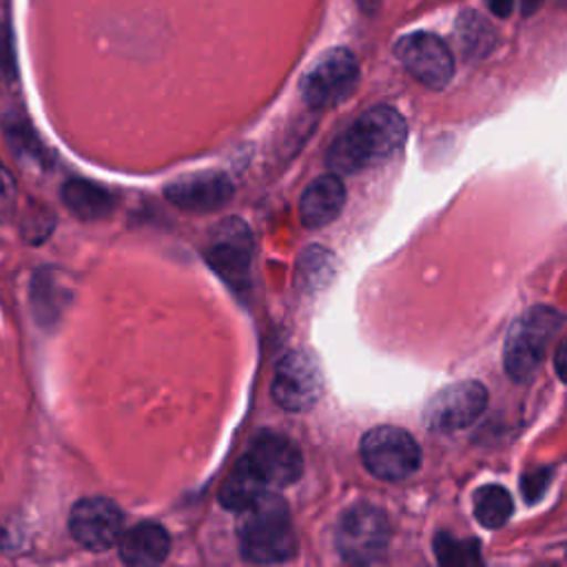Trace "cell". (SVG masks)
Masks as SVG:
<instances>
[{
    "label": "cell",
    "mask_w": 567,
    "mask_h": 567,
    "mask_svg": "<svg viewBox=\"0 0 567 567\" xmlns=\"http://www.w3.org/2000/svg\"><path fill=\"white\" fill-rule=\"evenodd\" d=\"M321 390V368L308 350H290L281 357L272 377V399L279 408L303 412L317 403Z\"/></svg>",
    "instance_id": "52a82bcc"
},
{
    "label": "cell",
    "mask_w": 567,
    "mask_h": 567,
    "mask_svg": "<svg viewBox=\"0 0 567 567\" xmlns=\"http://www.w3.org/2000/svg\"><path fill=\"white\" fill-rule=\"evenodd\" d=\"M563 359H565V343H560V346H558V350H556V359H554V363H556V374H558L560 379H565V365H563Z\"/></svg>",
    "instance_id": "4316f807"
},
{
    "label": "cell",
    "mask_w": 567,
    "mask_h": 567,
    "mask_svg": "<svg viewBox=\"0 0 567 567\" xmlns=\"http://www.w3.org/2000/svg\"><path fill=\"white\" fill-rule=\"evenodd\" d=\"M474 516L487 529L503 527L512 516V496L503 485H483L474 494Z\"/></svg>",
    "instance_id": "ffe728a7"
},
{
    "label": "cell",
    "mask_w": 567,
    "mask_h": 567,
    "mask_svg": "<svg viewBox=\"0 0 567 567\" xmlns=\"http://www.w3.org/2000/svg\"><path fill=\"white\" fill-rule=\"evenodd\" d=\"M357 7L363 11V13H374L381 4V0H354Z\"/></svg>",
    "instance_id": "83f0119b"
},
{
    "label": "cell",
    "mask_w": 567,
    "mask_h": 567,
    "mask_svg": "<svg viewBox=\"0 0 567 567\" xmlns=\"http://www.w3.org/2000/svg\"><path fill=\"white\" fill-rule=\"evenodd\" d=\"M334 543L341 558L350 565L379 563L390 543V523L385 512L370 503L352 505L337 525Z\"/></svg>",
    "instance_id": "277c9868"
},
{
    "label": "cell",
    "mask_w": 567,
    "mask_h": 567,
    "mask_svg": "<svg viewBox=\"0 0 567 567\" xmlns=\"http://www.w3.org/2000/svg\"><path fill=\"white\" fill-rule=\"evenodd\" d=\"M549 476H551L549 467H538V470L523 476V494H525L527 503H536L545 494V489L551 481Z\"/></svg>",
    "instance_id": "603a6c76"
},
{
    "label": "cell",
    "mask_w": 567,
    "mask_h": 567,
    "mask_svg": "<svg viewBox=\"0 0 567 567\" xmlns=\"http://www.w3.org/2000/svg\"><path fill=\"white\" fill-rule=\"evenodd\" d=\"M266 489H268L266 483L255 472L250 461L246 456H241L219 487V503L226 509L239 512L248 503H252L257 496H261Z\"/></svg>",
    "instance_id": "e0dca14e"
},
{
    "label": "cell",
    "mask_w": 567,
    "mask_h": 567,
    "mask_svg": "<svg viewBox=\"0 0 567 567\" xmlns=\"http://www.w3.org/2000/svg\"><path fill=\"white\" fill-rule=\"evenodd\" d=\"M16 78V62L11 51V38L4 20H0V82H11Z\"/></svg>",
    "instance_id": "cb8c5ba5"
},
{
    "label": "cell",
    "mask_w": 567,
    "mask_h": 567,
    "mask_svg": "<svg viewBox=\"0 0 567 567\" xmlns=\"http://www.w3.org/2000/svg\"><path fill=\"white\" fill-rule=\"evenodd\" d=\"M436 560L445 567H465L481 563V545L474 538H454L447 532H441L434 538Z\"/></svg>",
    "instance_id": "44dd1931"
},
{
    "label": "cell",
    "mask_w": 567,
    "mask_h": 567,
    "mask_svg": "<svg viewBox=\"0 0 567 567\" xmlns=\"http://www.w3.org/2000/svg\"><path fill=\"white\" fill-rule=\"evenodd\" d=\"M487 408V390L478 381H456L439 390L425 405L423 421L434 432L470 427Z\"/></svg>",
    "instance_id": "9c48e42d"
},
{
    "label": "cell",
    "mask_w": 567,
    "mask_h": 567,
    "mask_svg": "<svg viewBox=\"0 0 567 567\" xmlns=\"http://www.w3.org/2000/svg\"><path fill=\"white\" fill-rule=\"evenodd\" d=\"M359 80V66L354 55L334 47L321 53L301 80V95L310 106H334L352 95Z\"/></svg>",
    "instance_id": "8992f818"
},
{
    "label": "cell",
    "mask_w": 567,
    "mask_h": 567,
    "mask_svg": "<svg viewBox=\"0 0 567 567\" xmlns=\"http://www.w3.org/2000/svg\"><path fill=\"white\" fill-rule=\"evenodd\" d=\"M563 328V315L549 306H534L525 310L509 328L503 363L514 381H527L543 363L551 339Z\"/></svg>",
    "instance_id": "3957f363"
},
{
    "label": "cell",
    "mask_w": 567,
    "mask_h": 567,
    "mask_svg": "<svg viewBox=\"0 0 567 567\" xmlns=\"http://www.w3.org/2000/svg\"><path fill=\"white\" fill-rule=\"evenodd\" d=\"M69 532L78 545L91 551L113 547L124 532L122 509L102 496L80 498L69 516Z\"/></svg>",
    "instance_id": "8fae6325"
},
{
    "label": "cell",
    "mask_w": 567,
    "mask_h": 567,
    "mask_svg": "<svg viewBox=\"0 0 567 567\" xmlns=\"http://www.w3.org/2000/svg\"><path fill=\"white\" fill-rule=\"evenodd\" d=\"M312 248L315 250L306 252L301 259V272H303V281L308 288H319L332 275V257L326 250H319L317 246H312Z\"/></svg>",
    "instance_id": "7402d4cb"
},
{
    "label": "cell",
    "mask_w": 567,
    "mask_h": 567,
    "mask_svg": "<svg viewBox=\"0 0 567 567\" xmlns=\"http://www.w3.org/2000/svg\"><path fill=\"white\" fill-rule=\"evenodd\" d=\"M60 193H62L64 206L75 217L86 219V221L102 219V217L111 215V210L115 206L113 195L106 188H102L89 179H69V182H64Z\"/></svg>",
    "instance_id": "2e32d148"
},
{
    "label": "cell",
    "mask_w": 567,
    "mask_h": 567,
    "mask_svg": "<svg viewBox=\"0 0 567 567\" xmlns=\"http://www.w3.org/2000/svg\"><path fill=\"white\" fill-rule=\"evenodd\" d=\"M454 35H456L458 49L467 60L485 58L496 44L494 27L474 9H465L458 13Z\"/></svg>",
    "instance_id": "ac0fdd59"
},
{
    "label": "cell",
    "mask_w": 567,
    "mask_h": 567,
    "mask_svg": "<svg viewBox=\"0 0 567 567\" xmlns=\"http://www.w3.org/2000/svg\"><path fill=\"white\" fill-rule=\"evenodd\" d=\"M252 255L250 228L237 219H224L215 226L210 241L206 246V259L210 268L235 290L248 284Z\"/></svg>",
    "instance_id": "30bf717a"
},
{
    "label": "cell",
    "mask_w": 567,
    "mask_h": 567,
    "mask_svg": "<svg viewBox=\"0 0 567 567\" xmlns=\"http://www.w3.org/2000/svg\"><path fill=\"white\" fill-rule=\"evenodd\" d=\"M408 137L403 115L385 104L372 106L352 122L328 148V166L337 175H352L392 157Z\"/></svg>",
    "instance_id": "6da1fadb"
},
{
    "label": "cell",
    "mask_w": 567,
    "mask_h": 567,
    "mask_svg": "<svg viewBox=\"0 0 567 567\" xmlns=\"http://www.w3.org/2000/svg\"><path fill=\"white\" fill-rule=\"evenodd\" d=\"M346 204V186L337 173L321 175L308 184L299 202V217L308 228L330 224Z\"/></svg>",
    "instance_id": "5bb4252c"
},
{
    "label": "cell",
    "mask_w": 567,
    "mask_h": 567,
    "mask_svg": "<svg viewBox=\"0 0 567 567\" xmlns=\"http://www.w3.org/2000/svg\"><path fill=\"white\" fill-rule=\"evenodd\" d=\"M233 182L224 173L206 171L175 179L166 186L164 195L179 210L213 213L233 199Z\"/></svg>",
    "instance_id": "4fadbf2b"
},
{
    "label": "cell",
    "mask_w": 567,
    "mask_h": 567,
    "mask_svg": "<svg viewBox=\"0 0 567 567\" xmlns=\"http://www.w3.org/2000/svg\"><path fill=\"white\" fill-rule=\"evenodd\" d=\"M237 532L241 556L250 563H286L297 551L288 505L277 494L264 492L244 509H239Z\"/></svg>",
    "instance_id": "7a4b0ae2"
},
{
    "label": "cell",
    "mask_w": 567,
    "mask_h": 567,
    "mask_svg": "<svg viewBox=\"0 0 567 567\" xmlns=\"http://www.w3.org/2000/svg\"><path fill=\"white\" fill-rule=\"evenodd\" d=\"M117 543H120V558L131 567L159 565L171 549L168 532L153 520L137 523L128 532H122Z\"/></svg>",
    "instance_id": "9a60e30c"
},
{
    "label": "cell",
    "mask_w": 567,
    "mask_h": 567,
    "mask_svg": "<svg viewBox=\"0 0 567 567\" xmlns=\"http://www.w3.org/2000/svg\"><path fill=\"white\" fill-rule=\"evenodd\" d=\"M485 4L498 18H507L514 11V0H485Z\"/></svg>",
    "instance_id": "484cf974"
},
{
    "label": "cell",
    "mask_w": 567,
    "mask_h": 567,
    "mask_svg": "<svg viewBox=\"0 0 567 567\" xmlns=\"http://www.w3.org/2000/svg\"><path fill=\"white\" fill-rule=\"evenodd\" d=\"M18 199V188L7 168L0 166V217H7L13 213Z\"/></svg>",
    "instance_id": "d4e9b609"
},
{
    "label": "cell",
    "mask_w": 567,
    "mask_h": 567,
    "mask_svg": "<svg viewBox=\"0 0 567 567\" xmlns=\"http://www.w3.org/2000/svg\"><path fill=\"white\" fill-rule=\"evenodd\" d=\"M361 458L381 481H403L421 465V450L412 434L394 425H379L361 439Z\"/></svg>",
    "instance_id": "5b68a950"
},
{
    "label": "cell",
    "mask_w": 567,
    "mask_h": 567,
    "mask_svg": "<svg viewBox=\"0 0 567 567\" xmlns=\"http://www.w3.org/2000/svg\"><path fill=\"white\" fill-rule=\"evenodd\" d=\"M540 2H543V0H523V13H525V16L534 13V11L540 7Z\"/></svg>",
    "instance_id": "f1b7e54d"
},
{
    "label": "cell",
    "mask_w": 567,
    "mask_h": 567,
    "mask_svg": "<svg viewBox=\"0 0 567 567\" xmlns=\"http://www.w3.org/2000/svg\"><path fill=\"white\" fill-rule=\"evenodd\" d=\"M244 456L250 461L266 487L292 485L303 472V458L299 447L284 434H259Z\"/></svg>",
    "instance_id": "7c38bea8"
},
{
    "label": "cell",
    "mask_w": 567,
    "mask_h": 567,
    "mask_svg": "<svg viewBox=\"0 0 567 567\" xmlns=\"http://www.w3.org/2000/svg\"><path fill=\"white\" fill-rule=\"evenodd\" d=\"M69 297L71 295H69L66 286L60 281L55 270L44 268L31 281V306H33L38 321L44 326L60 317Z\"/></svg>",
    "instance_id": "d6986e66"
},
{
    "label": "cell",
    "mask_w": 567,
    "mask_h": 567,
    "mask_svg": "<svg viewBox=\"0 0 567 567\" xmlns=\"http://www.w3.org/2000/svg\"><path fill=\"white\" fill-rule=\"evenodd\" d=\"M394 53L405 71L427 89H443L454 75V55L434 33H408L396 42Z\"/></svg>",
    "instance_id": "ba28073f"
}]
</instances>
